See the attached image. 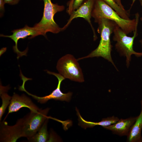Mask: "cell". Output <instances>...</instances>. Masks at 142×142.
Segmentation results:
<instances>
[{"instance_id": "8", "label": "cell", "mask_w": 142, "mask_h": 142, "mask_svg": "<svg viewBox=\"0 0 142 142\" xmlns=\"http://www.w3.org/2000/svg\"><path fill=\"white\" fill-rule=\"evenodd\" d=\"M22 137V119H18L15 124L10 126L4 120L1 121L0 142H15Z\"/></svg>"}, {"instance_id": "3", "label": "cell", "mask_w": 142, "mask_h": 142, "mask_svg": "<svg viewBox=\"0 0 142 142\" xmlns=\"http://www.w3.org/2000/svg\"><path fill=\"white\" fill-rule=\"evenodd\" d=\"M136 20V25L133 35L131 37L128 36L117 25L115 26L113 32V40L116 42L115 45L116 50L122 56L126 57V65L128 67L131 60V57L134 54L137 57L142 56V52L135 51L133 49L134 40L138 35V26L139 23V14L137 13L135 14Z\"/></svg>"}, {"instance_id": "17", "label": "cell", "mask_w": 142, "mask_h": 142, "mask_svg": "<svg viewBox=\"0 0 142 142\" xmlns=\"http://www.w3.org/2000/svg\"><path fill=\"white\" fill-rule=\"evenodd\" d=\"M0 96L2 103L0 107V121H1L7 108L10 103L12 97L4 92L1 93Z\"/></svg>"}, {"instance_id": "24", "label": "cell", "mask_w": 142, "mask_h": 142, "mask_svg": "<svg viewBox=\"0 0 142 142\" xmlns=\"http://www.w3.org/2000/svg\"><path fill=\"white\" fill-rule=\"evenodd\" d=\"M139 42L140 43L141 45V47L142 49V39H140L139 41Z\"/></svg>"}, {"instance_id": "11", "label": "cell", "mask_w": 142, "mask_h": 142, "mask_svg": "<svg viewBox=\"0 0 142 142\" xmlns=\"http://www.w3.org/2000/svg\"><path fill=\"white\" fill-rule=\"evenodd\" d=\"M23 107L29 109L30 111L37 112L39 109L29 97L24 94L21 95L14 93L12 97L11 103L9 105L8 112L5 118L11 113L16 112Z\"/></svg>"}, {"instance_id": "5", "label": "cell", "mask_w": 142, "mask_h": 142, "mask_svg": "<svg viewBox=\"0 0 142 142\" xmlns=\"http://www.w3.org/2000/svg\"><path fill=\"white\" fill-rule=\"evenodd\" d=\"M56 68L65 78L80 83L84 81L78 60L72 54H66L60 58L57 62Z\"/></svg>"}, {"instance_id": "22", "label": "cell", "mask_w": 142, "mask_h": 142, "mask_svg": "<svg viewBox=\"0 0 142 142\" xmlns=\"http://www.w3.org/2000/svg\"><path fill=\"white\" fill-rule=\"evenodd\" d=\"M139 1L140 2V5L141 7V8H142V0H139ZM140 21H141L142 22V16H141L140 18Z\"/></svg>"}, {"instance_id": "15", "label": "cell", "mask_w": 142, "mask_h": 142, "mask_svg": "<svg viewBox=\"0 0 142 142\" xmlns=\"http://www.w3.org/2000/svg\"><path fill=\"white\" fill-rule=\"evenodd\" d=\"M48 118L45 121L39 130L34 135L27 139L29 142H45L48 141L49 138L47 131Z\"/></svg>"}, {"instance_id": "7", "label": "cell", "mask_w": 142, "mask_h": 142, "mask_svg": "<svg viewBox=\"0 0 142 142\" xmlns=\"http://www.w3.org/2000/svg\"><path fill=\"white\" fill-rule=\"evenodd\" d=\"M47 72L48 74L54 75L58 80V83L57 88L49 95L40 97L30 93L27 92L25 88L24 85L26 82L25 80L23 81L22 85L19 86V90L20 91L25 92L28 95L31 96L33 98L36 100L38 102L42 104H44L51 99L67 102L69 101L71 99L72 93L69 92L66 93H64L60 90L61 83L65 78L59 73H57L48 70L47 71Z\"/></svg>"}, {"instance_id": "14", "label": "cell", "mask_w": 142, "mask_h": 142, "mask_svg": "<svg viewBox=\"0 0 142 142\" xmlns=\"http://www.w3.org/2000/svg\"><path fill=\"white\" fill-rule=\"evenodd\" d=\"M141 109L140 113L127 136V141L129 142H142V99L140 101Z\"/></svg>"}, {"instance_id": "16", "label": "cell", "mask_w": 142, "mask_h": 142, "mask_svg": "<svg viewBox=\"0 0 142 142\" xmlns=\"http://www.w3.org/2000/svg\"><path fill=\"white\" fill-rule=\"evenodd\" d=\"M111 7L122 18L129 20L130 15L129 12L121 8L114 0H103Z\"/></svg>"}, {"instance_id": "13", "label": "cell", "mask_w": 142, "mask_h": 142, "mask_svg": "<svg viewBox=\"0 0 142 142\" xmlns=\"http://www.w3.org/2000/svg\"><path fill=\"white\" fill-rule=\"evenodd\" d=\"M76 110L78 117V125L84 129L87 128H93L96 125H100L104 128L116 123L119 119L118 117L113 116L103 118L101 121L99 122L87 121L82 117L77 108Z\"/></svg>"}, {"instance_id": "9", "label": "cell", "mask_w": 142, "mask_h": 142, "mask_svg": "<svg viewBox=\"0 0 142 142\" xmlns=\"http://www.w3.org/2000/svg\"><path fill=\"white\" fill-rule=\"evenodd\" d=\"M94 0H87L76 10L72 11L70 14V17L67 22L61 28V31L65 30L74 18L78 17L84 18L90 25L93 34L94 40L97 39L95 30L91 21L92 13L94 6Z\"/></svg>"}, {"instance_id": "20", "label": "cell", "mask_w": 142, "mask_h": 142, "mask_svg": "<svg viewBox=\"0 0 142 142\" xmlns=\"http://www.w3.org/2000/svg\"><path fill=\"white\" fill-rule=\"evenodd\" d=\"M5 3L14 5L18 3L20 0H4Z\"/></svg>"}, {"instance_id": "2", "label": "cell", "mask_w": 142, "mask_h": 142, "mask_svg": "<svg viewBox=\"0 0 142 142\" xmlns=\"http://www.w3.org/2000/svg\"><path fill=\"white\" fill-rule=\"evenodd\" d=\"M92 17L96 23L102 18L114 22L127 34L134 31L136 25L135 18L129 20L122 18L103 0H94Z\"/></svg>"}, {"instance_id": "4", "label": "cell", "mask_w": 142, "mask_h": 142, "mask_svg": "<svg viewBox=\"0 0 142 142\" xmlns=\"http://www.w3.org/2000/svg\"><path fill=\"white\" fill-rule=\"evenodd\" d=\"M43 0L44 9L43 17L40 21L34 26L40 32L41 35L45 37L46 33L50 32L56 34L61 31L54 19V15L57 12L63 11L65 7L52 3L51 0Z\"/></svg>"}, {"instance_id": "18", "label": "cell", "mask_w": 142, "mask_h": 142, "mask_svg": "<svg viewBox=\"0 0 142 142\" xmlns=\"http://www.w3.org/2000/svg\"><path fill=\"white\" fill-rule=\"evenodd\" d=\"M87 0H71L68 3L67 12L70 15L72 12L77 9Z\"/></svg>"}, {"instance_id": "6", "label": "cell", "mask_w": 142, "mask_h": 142, "mask_svg": "<svg viewBox=\"0 0 142 142\" xmlns=\"http://www.w3.org/2000/svg\"><path fill=\"white\" fill-rule=\"evenodd\" d=\"M50 108L40 109L37 112L30 111L22 118V137L30 138L35 134L45 120Z\"/></svg>"}, {"instance_id": "12", "label": "cell", "mask_w": 142, "mask_h": 142, "mask_svg": "<svg viewBox=\"0 0 142 142\" xmlns=\"http://www.w3.org/2000/svg\"><path fill=\"white\" fill-rule=\"evenodd\" d=\"M137 117L136 116L121 119L116 123L103 128L111 131L114 134L120 136H127Z\"/></svg>"}, {"instance_id": "23", "label": "cell", "mask_w": 142, "mask_h": 142, "mask_svg": "<svg viewBox=\"0 0 142 142\" xmlns=\"http://www.w3.org/2000/svg\"><path fill=\"white\" fill-rule=\"evenodd\" d=\"M136 0H132V4H131V8L133 6V4H134V3H135V1Z\"/></svg>"}, {"instance_id": "10", "label": "cell", "mask_w": 142, "mask_h": 142, "mask_svg": "<svg viewBox=\"0 0 142 142\" xmlns=\"http://www.w3.org/2000/svg\"><path fill=\"white\" fill-rule=\"evenodd\" d=\"M12 32L13 34L11 35L1 34L0 36L10 38L14 42L15 45L13 46V49L14 51L18 54V57L25 55L26 53V51L22 52L18 49L17 43L19 39H24L29 36H31L28 38L31 39L41 35L40 32L34 26L30 27L26 25L23 28L13 30Z\"/></svg>"}, {"instance_id": "1", "label": "cell", "mask_w": 142, "mask_h": 142, "mask_svg": "<svg viewBox=\"0 0 142 142\" xmlns=\"http://www.w3.org/2000/svg\"><path fill=\"white\" fill-rule=\"evenodd\" d=\"M97 23L98 24L97 31L100 36V40L98 46L88 55L78 58L77 60L89 58L101 57L111 63L118 70L111 55L112 46L110 40V35L117 24L114 22L106 18L101 19Z\"/></svg>"}, {"instance_id": "19", "label": "cell", "mask_w": 142, "mask_h": 142, "mask_svg": "<svg viewBox=\"0 0 142 142\" xmlns=\"http://www.w3.org/2000/svg\"><path fill=\"white\" fill-rule=\"evenodd\" d=\"M5 4L4 0H0V16H2L4 11V5Z\"/></svg>"}, {"instance_id": "21", "label": "cell", "mask_w": 142, "mask_h": 142, "mask_svg": "<svg viewBox=\"0 0 142 142\" xmlns=\"http://www.w3.org/2000/svg\"><path fill=\"white\" fill-rule=\"evenodd\" d=\"M123 9H125L124 7L122 4L121 0H114Z\"/></svg>"}]
</instances>
